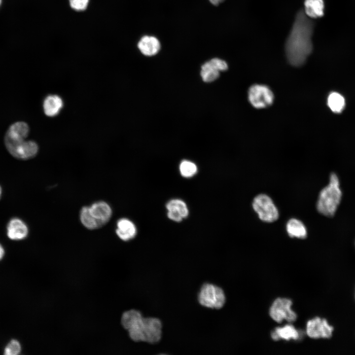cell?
Here are the masks:
<instances>
[{
  "label": "cell",
  "mask_w": 355,
  "mask_h": 355,
  "mask_svg": "<svg viewBox=\"0 0 355 355\" xmlns=\"http://www.w3.org/2000/svg\"><path fill=\"white\" fill-rule=\"evenodd\" d=\"M120 323L134 342L153 345L162 339L163 325L162 320L157 317H145L142 312L133 308L122 313Z\"/></svg>",
  "instance_id": "cell-1"
},
{
  "label": "cell",
  "mask_w": 355,
  "mask_h": 355,
  "mask_svg": "<svg viewBox=\"0 0 355 355\" xmlns=\"http://www.w3.org/2000/svg\"><path fill=\"white\" fill-rule=\"evenodd\" d=\"M314 24L311 19L300 10L296 16L292 30L285 44V52L289 62L294 66H300L311 54Z\"/></svg>",
  "instance_id": "cell-2"
},
{
  "label": "cell",
  "mask_w": 355,
  "mask_h": 355,
  "mask_svg": "<svg viewBox=\"0 0 355 355\" xmlns=\"http://www.w3.org/2000/svg\"><path fill=\"white\" fill-rule=\"evenodd\" d=\"M342 196L339 178L336 174L332 173L329 177V183L320 192L316 204L317 211L325 216H333L341 202Z\"/></svg>",
  "instance_id": "cell-3"
},
{
  "label": "cell",
  "mask_w": 355,
  "mask_h": 355,
  "mask_svg": "<svg viewBox=\"0 0 355 355\" xmlns=\"http://www.w3.org/2000/svg\"><path fill=\"white\" fill-rule=\"evenodd\" d=\"M197 299L199 304L204 308L218 310L224 305L226 297L220 287L207 282L201 284L197 292Z\"/></svg>",
  "instance_id": "cell-4"
},
{
  "label": "cell",
  "mask_w": 355,
  "mask_h": 355,
  "mask_svg": "<svg viewBox=\"0 0 355 355\" xmlns=\"http://www.w3.org/2000/svg\"><path fill=\"white\" fill-rule=\"evenodd\" d=\"M252 208L260 220L266 222L277 220L279 216L278 210L271 198L265 194L255 196L252 201Z\"/></svg>",
  "instance_id": "cell-5"
},
{
  "label": "cell",
  "mask_w": 355,
  "mask_h": 355,
  "mask_svg": "<svg viewBox=\"0 0 355 355\" xmlns=\"http://www.w3.org/2000/svg\"><path fill=\"white\" fill-rule=\"evenodd\" d=\"M292 301L287 298H279L273 303L269 314L271 318L278 323H281L284 320L292 322L297 319L296 314L292 310Z\"/></svg>",
  "instance_id": "cell-6"
},
{
  "label": "cell",
  "mask_w": 355,
  "mask_h": 355,
  "mask_svg": "<svg viewBox=\"0 0 355 355\" xmlns=\"http://www.w3.org/2000/svg\"><path fill=\"white\" fill-rule=\"evenodd\" d=\"M248 100L255 108H262L271 105L274 100V95L267 86L255 84L248 90Z\"/></svg>",
  "instance_id": "cell-7"
},
{
  "label": "cell",
  "mask_w": 355,
  "mask_h": 355,
  "mask_svg": "<svg viewBox=\"0 0 355 355\" xmlns=\"http://www.w3.org/2000/svg\"><path fill=\"white\" fill-rule=\"evenodd\" d=\"M8 152L14 157L29 159L35 157L38 150L37 143L33 141H20L4 143Z\"/></svg>",
  "instance_id": "cell-8"
},
{
  "label": "cell",
  "mask_w": 355,
  "mask_h": 355,
  "mask_svg": "<svg viewBox=\"0 0 355 355\" xmlns=\"http://www.w3.org/2000/svg\"><path fill=\"white\" fill-rule=\"evenodd\" d=\"M306 331L307 335L313 339H329L333 335L334 327L326 319L317 317L307 322Z\"/></svg>",
  "instance_id": "cell-9"
},
{
  "label": "cell",
  "mask_w": 355,
  "mask_h": 355,
  "mask_svg": "<svg viewBox=\"0 0 355 355\" xmlns=\"http://www.w3.org/2000/svg\"><path fill=\"white\" fill-rule=\"evenodd\" d=\"M228 69L227 63L219 58H214L205 63L201 67V76L206 82L216 80L219 76V72Z\"/></svg>",
  "instance_id": "cell-10"
},
{
  "label": "cell",
  "mask_w": 355,
  "mask_h": 355,
  "mask_svg": "<svg viewBox=\"0 0 355 355\" xmlns=\"http://www.w3.org/2000/svg\"><path fill=\"white\" fill-rule=\"evenodd\" d=\"M91 215L101 227L110 219L112 210L109 205L104 201L97 202L89 207Z\"/></svg>",
  "instance_id": "cell-11"
},
{
  "label": "cell",
  "mask_w": 355,
  "mask_h": 355,
  "mask_svg": "<svg viewBox=\"0 0 355 355\" xmlns=\"http://www.w3.org/2000/svg\"><path fill=\"white\" fill-rule=\"evenodd\" d=\"M168 217L171 220L180 222L188 215V210L185 202L179 199H173L166 205Z\"/></svg>",
  "instance_id": "cell-12"
},
{
  "label": "cell",
  "mask_w": 355,
  "mask_h": 355,
  "mask_svg": "<svg viewBox=\"0 0 355 355\" xmlns=\"http://www.w3.org/2000/svg\"><path fill=\"white\" fill-rule=\"evenodd\" d=\"M138 47L143 55L150 57L159 52L161 49V43L156 37L145 35L139 41Z\"/></svg>",
  "instance_id": "cell-13"
},
{
  "label": "cell",
  "mask_w": 355,
  "mask_h": 355,
  "mask_svg": "<svg viewBox=\"0 0 355 355\" xmlns=\"http://www.w3.org/2000/svg\"><path fill=\"white\" fill-rule=\"evenodd\" d=\"M28 234V227L21 219L14 218L9 221L7 226V235L11 240H23L27 236Z\"/></svg>",
  "instance_id": "cell-14"
},
{
  "label": "cell",
  "mask_w": 355,
  "mask_h": 355,
  "mask_svg": "<svg viewBox=\"0 0 355 355\" xmlns=\"http://www.w3.org/2000/svg\"><path fill=\"white\" fill-rule=\"evenodd\" d=\"M136 233V226L131 221L125 218L118 220L116 234L121 240L130 241L135 237Z\"/></svg>",
  "instance_id": "cell-15"
},
{
  "label": "cell",
  "mask_w": 355,
  "mask_h": 355,
  "mask_svg": "<svg viewBox=\"0 0 355 355\" xmlns=\"http://www.w3.org/2000/svg\"><path fill=\"white\" fill-rule=\"evenodd\" d=\"M63 106L62 99L56 95L48 96L43 102V110L45 114L49 117L57 115Z\"/></svg>",
  "instance_id": "cell-16"
},
{
  "label": "cell",
  "mask_w": 355,
  "mask_h": 355,
  "mask_svg": "<svg viewBox=\"0 0 355 355\" xmlns=\"http://www.w3.org/2000/svg\"><path fill=\"white\" fill-rule=\"evenodd\" d=\"M271 337L275 341L280 339L296 340L300 338V334L293 325L287 324L282 327L276 328L272 332Z\"/></svg>",
  "instance_id": "cell-17"
},
{
  "label": "cell",
  "mask_w": 355,
  "mask_h": 355,
  "mask_svg": "<svg viewBox=\"0 0 355 355\" xmlns=\"http://www.w3.org/2000/svg\"><path fill=\"white\" fill-rule=\"evenodd\" d=\"M305 14L311 19L321 17L324 15L323 0H305L304 2Z\"/></svg>",
  "instance_id": "cell-18"
},
{
  "label": "cell",
  "mask_w": 355,
  "mask_h": 355,
  "mask_svg": "<svg viewBox=\"0 0 355 355\" xmlns=\"http://www.w3.org/2000/svg\"><path fill=\"white\" fill-rule=\"evenodd\" d=\"M286 230L290 237L305 239L307 236V231L304 224L299 220L291 218L286 224Z\"/></svg>",
  "instance_id": "cell-19"
},
{
  "label": "cell",
  "mask_w": 355,
  "mask_h": 355,
  "mask_svg": "<svg viewBox=\"0 0 355 355\" xmlns=\"http://www.w3.org/2000/svg\"><path fill=\"white\" fill-rule=\"evenodd\" d=\"M28 125L22 121L13 123L8 128L4 138L15 139L18 138L26 139L29 133Z\"/></svg>",
  "instance_id": "cell-20"
},
{
  "label": "cell",
  "mask_w": 355,
  "mask_h": 355,
  "mask_svg": "<svg viewBox=\"0 0 355 355\" xmlns=\"http://www.w3.org/2000/svg\"><path fill=\"white\" fill-rule=\"evenodd\" d=\"M327 104L334 113H340L345 106V100L342 95L337 92H332L328 96Z\"/></svg>",
  "instance_id": "cell-21"
},
{
  "label": "cell",
  "mask_w": 355,
  "mask_h": 355,
  "mask_svg": "<svg viewBox=\"0 0 355 355\" xmlns=\"http://www.w3.org/2000/svg\"><path fill=\"white\" fill-rule=\"evenodd\" d=\"M80 219L83 225L87 229L94 230L101 226L91 215L89 207H83L80 212Z\"/></svg>",
  "instance_id": "cell-22"
},
{
  "label": "cell",
  "mask_w": 355,
  "mask_h": 355,
  "mask_svg": "<svg viewBox=\"0 0 355 355\" xmlns=\"http://www.w3.org/2000/svg\"><path fill=\"white\" fill-rule=\"evenodd\" d=\"M179 171L181 175L185 178L193 177L197 172L196 165L188 160L182 161L179 165Z\"/></svg>",
  "instance_id": "cell-23"
},
{
  "label": "cell",
  "mask_w": 355,
  "mask_h": 355,
  "mask_svg": "<svg viewBox=\"0 0 355 355\" xmlns=\"http://www.w3.org/2000/svg\"><path fill=\"white\" fill-rule=\"evenodd\" d=\"M21 351L20 343L16 340H11L4 349V354L5 355H18Z\"/></svg>",
  "instance_id": "cell-24"
},
{
  "label": "cell",
  "mask_w": 355,
  "mask_h": 355,
  "mask_svg": "<svg viewBox=\"0 0 355 355\" xmlns=\"http://www.w3.org/2000/svg\"><path fill=\"white\" fill-rule=\"evenodd\" d=\"M89 0H69L71 8L77 11L85 9L87 6Z\"/></svg>",
  "instance_id": "cell-25"
},
{
  "label": "cell",
  "mask_w": 355,
  "mask_h": 355,
  "mask_svg": "<svg viewBox=\"0 0 355 355\" xmlns=\"http://www.w3.org/2000/svg\"><path fill=\"white\" fill-rule=\"evenodd\" d=\"M224 0H209L210 2L214 6L219 5L220 3L223 2Z\"/></svg>",
  "instance_id": "cell-26"
},
{
  "label": "cell",
  "mask_w": 355,
  "mask_h": 355,
  "mask_svg": "<svg viewBox=\"0 0 355 355\" xmlns=\"http://www.w3.org/2000/svg\"><path fill=\"white\" fill-rule=\"evenodd\" d=\"M4 254V250L2 247V246L0 244V260L3 258Z\"/></svg>",
  "instance_id": "cell-27"
},
{
  "label": "cell",
  "mask_w": 355,
  "mask_h": 355,
  "mask_svg": "<svg viewBox=\"0 0 355 355\" xmlns=\"http://www.w3.org/2000/svg\"><path fill=\"white\" fill-rule=\"evenodd\" d=\"M1 194V188L0 186V198Z\"/></svg>",
  "instance_id": "cell-28"
},
{
  "label": "cell",
  "mask_w": 355,
  "mask_h": 355,
  "mask_svg": "<svg viewBox=\"0 0 355 355\" xmlns=\"http://www.w3.org/2000/svg\"><path fill=\"white\" fill-rule=\"evenodd\" d=\"M0 3H1V0H0Z\"/></svg>",
  "instance_id": "cell-29"
}]
</instances>
